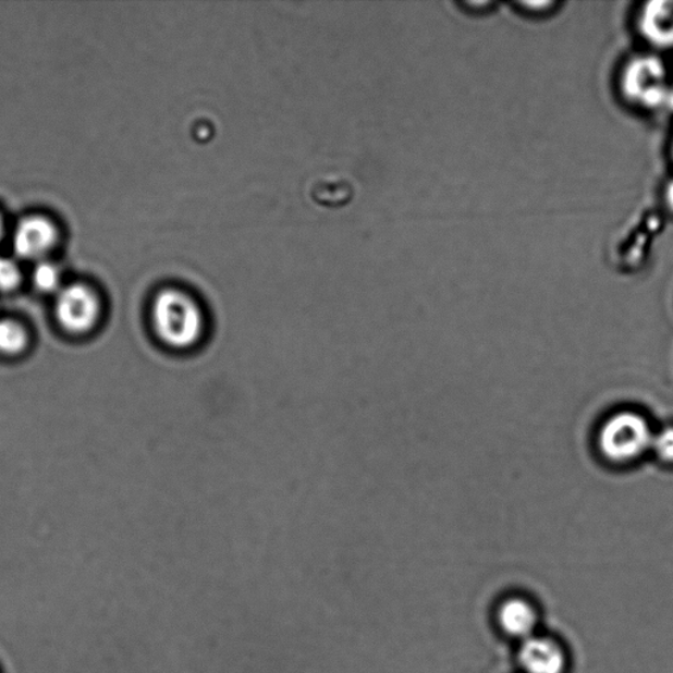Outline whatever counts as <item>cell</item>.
<instances>
[{
    "label": "cell",
    "instance_id": "1",
    "mask_svg": "<svg viewBox=\"0 0 673 673\" xmlns=\"http://www.w3.org/2000/svg\"><path fill=\"white\" fill-rule=\"evenodd\" d=\"M151 333L164 351L188 357L203 351L213 333L211 313L188 284L163 285L149 307Z\"/></svg>",
    "mask_w": 673,
    "mask_h": 673
},
{
    "label": "cell",
    "instance_id": "2",
    "mask_svg": "<svg viewBox=\"0 0 673 673\" xmlns=\"http://www.w3.org/2000/svg\"><path fill=\"white\" fill-rule=\"evenodd\" d=\"M621 93L634 107L656 111L669 107L671 84L664 62L656 56L634 57L622 70Z\"/></svg>",
    "mask_w": 673,
    "mask_h": 673
},
{
    "label": "cell",
    "instance_id": "3",
    "mask_svg": "<svg viewBox=\"0 0 673 673\" xmlns=\"http://www.w3.org/2000/svg\"><path fill=\"white\" fill-rule=\"evenodd\" d=\"M652 431L646 418L634 412H620L608 418L599 433V448L608 460L628 462L651 448Z\"/></svg>",
    "mask_w": 673,
    "mask_h": 673
},
{
    "label": "cell",
    "instance_id": "4",
    "mask_svg": "<svg viewBox=\"0 0 673 673\" xmlns=\"http://www.w3.org/2000/svg\"><path fill=\"white\" fill-rule=\"evenodd\" d=\"M99 310L97 295L86 285H68L57 297V319L72 333H85L93 329L98 321Z\"/></svg>",
    "mask_w": 673,
    "mask_h": 673
},
{
    "label": "cell",
    "instance_id": "5",
    "mask_svg": "<svg viewBox=\"0 0 673 673\" xmlns=\"http://www.w3.org/2000/svg\"><path fill=\"white\" fill-rule=\"evenodd\" d=\"M56 227L40 216L22 220L14 233V249L23 259H40L53 249Z\"/></svg>",
    "mask_w": 673,
    "mask_h": 673
},
{
    "label": "cell",
    "instance_id": "6",
    "mask_svg": "<svg viewBox=\"0 0 673 673\" xmlns=\"http://www.w3.org/2000/svg\"><path fill=\"white\" fill-rule=\"evenodd\" d=\"M640 35L658 49L673 48V0L646 3L638 17Z\"/></svg>",
    "mask_w": 673,
    "mask_h": 673
},
{
    "label": "cell",
    "instance_id": "7",
    "mask_svg": "<svg viewBox=\"0 0 673 673\" xmlns=\"http://www.w3.org/2000/svg\"><path fill=\"white\" fill-rule=\"evenodd\" d=\"M519 663L528 673H563L566 659L554 640L530 637L519 649Z\"/></svg>",
    "mask_w": 673,
    "mask_h": 673
},
{
    "label": "cell",
    "instance_id": "8",
    "mask_svg": "<svg viewBox=\"0 0 673 673\" xmlns=\"http://www.w3.org/2000/svg\"><path fill=\"white\" fill-rule=\"evenodd\" d=\"M499 621L506 634L525 640L533 637L537 626V613L529 602L511 599L501 605Z\"/></svg>",
    "mask_w": 673,
    "mask_h": 673
},
{
    "label": "cell",
    "instance_id": "9",
    "mask_svg": "<svg viewBox=\"0 0 673 673\" xmlns=\"http://www.w3.org/2000/svg\"><path fill=\"white\" fill-rule=\"evenodd\" d=\"M28 335L21 323L11 320L0 321V352L19 354L27 346Z\"/></svg>",
    "mask_w": 673,
    "mask_h": 673
},
{
    "label": "cell",
    "instance_id": "10",
    "mask_svg": "<svg viewBox=\"0 0 673 673\" xmlns=\"http://www.w3.org/2000/svg\"><path fill=\"white\" fill-rule=\"evenodd\" d=\"M32 279H34L35 287L41 292H46V294L59 290L61 284L60 270L50 262H40L37 265Z\"/></svg>",
    "mask_w": 673,
    "mask_h": 673
},
{
    "label": "cell",
    "instance_id": "11",
    "mask_svg": "<svg viewBox=\"0 0 673 673\" xmlns=\"http://www.w3.org/2000/svg\"><path fill=\"white\" fill-rule=\"evenodd\" d=\"M22 281V272L14 260L0 257V290H15Z\"/></svg>",
    "mask_w": 673,
    "mask_h": 673
},
{
    "label": "cell",
    "instance_id": "12",
    "mask_svg": "<svg viewBox=\"0 0 673 673\" xmlns=\"http://www.w3.org/2000/svg\"><path fill=\"white\" fill-rule=\"evenodd\" d=\"M651 448L660 460L673 463V428H666L653 436Z\"/></svg>",
    "mask_w": 673,
    "mask_h": 673
},
{
    "label": "cell",
    "instance_id": "13",
    "mask_svg": "<svg viewBox=\"0 0 673 673\" xmlns=\"http://www.w3.org/2000/svg\"><path fill=\"white\" fill-rule=\"evenodd\" d=\"M664 200L666 207H669L670 211L673 213V180L666 184L664 189Z\"/></svg>",
    "mask_w": 673,
    "mask_h": 673
},
{
    "label": "cell",
    "instance_id": "14",
    "mask_svg": "<svg viewBox=\"0 0 673 673\" xmlns=\"http://www.w3.org/2000/svg\"><path fill=\"white\" fill-rule=\"evenodd\" d=\"M669 107L673 108V84H671V94H670Z\"/></svg>",
    "mask_w": 673,
    "mask_h": 673
},
{
    "label": "cell",
    "instance_id": "15",
    "mask_svg": "<svg viewBox=\"0 0 673 673\" xmlns=\"http://www.w3.org/2000/svg\"><path fill=\"white\" fill-rule=\"evenodd\" d=\"M3 232H4L3 220L0 219V240H2L3 237Z\"/></svg>",
    "mask_w": 673,
    "mask_h": 673
},
{
    "label": "cell",
    "instance_id": "16",
    "mask_svg": "<svg viewBox=\"0 0 673 673\" xmlns=\"http://www.w3.org/2000/svg\"><path fill=\"white\" fill-rule=\"evenodd\" d=\"M672 157H673V145H672Z\"/></svg>",
    "mask_w": 673,
    "mask_h": 673
}]
</instances>
